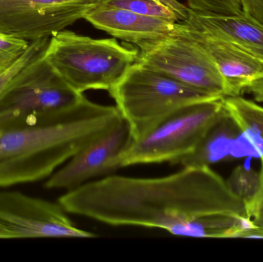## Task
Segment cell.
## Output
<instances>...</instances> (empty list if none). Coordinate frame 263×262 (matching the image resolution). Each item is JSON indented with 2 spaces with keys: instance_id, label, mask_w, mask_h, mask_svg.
Segmentation results:
<instances>
[{
  "instance_id": "cell-1",
  "label": "cell",
  "mask_w": 263,
  "mask_h": 262,
  "mask_svg": "<svg viewBox=\"0 0 263 262\" xmlns=\"http://www.w3.org/2000/svg\"><path fill=\"white\" fill-rule=\"evenodd\" d=\"M58 203L66 212L109 226L160 229L179 236L191 237L193 225L206 217L250 219L243 201L210 166L182 167L159 178L106 176L66 191Z\"/></svg>"
},
{
  "instance_id": "cell-2",
  "label": "cell",
  "mask_w": 263,
  "mask_h": 262,
  "mask_svg": "<svg viewBox=\"0 0 263 262\" xmlns=\"http://www.w3.org/2000/svg\"><path fill=\"white\" fill-rule=\"evenodd\" d=\"M122 118L117 106L83 96L69 110L41 123L0 130V189L47 179Z\"/></svg>"
},
{
  "instance_id": "cell-3",
  "label": "cell",
  "mask_w": 263,
  "mask_h": 262,
  "mask_svg": "<svg viewBox=\"0 0 263 262\" xmlns=\"http://www.w3.org/2000/svg\"><path fill=\"white\" fill-rule=\"evenodd\" d=\"M138 49L116 38H92L63 30L49 38L43 58L76 91L110 90L136 63Z\"/></svg>"
},
{
  "instance_id": "cell-4",
  "label": "cell",
  "mask_w": 263,
  "mask_h": 262,
  "mask_svg": "<svg viewBox=\"0 0 263 262\" xmlns=\"http://www.w3.org/2000/svg\"><path fill=\"white\" fill-rule=\"evenodd\" d=\"M109 92L129 124L134 139L182 106L221 98L193 89L137 62Z\"/></svg>"
},
{
  "instance_id": "cell-5",
  "label": "cell",
  "mask_w": 263,
  "mask_h": 262,
  "mask_svg": "<svg viewBox=\"0 0 263 262\" xmlns=\"http://www.w3.org/2000/svg\"><path fill=\"white\" fill-rule=\"evenodd\" d=\"M43 58L32 62L0 94V130L33 126L83 98Z\"/></svg>"
},
{
  "instance_id": "cell-6",
  "label": "cell",
  "mask_w": 263,
  "mask_h": 262,
  "mask_svg": "<svg viewBox=\"0 0 263 262\" xmlns=\"http://www.w3.org/2000/svg\"><path fill=\"white\" fill-rule=\"evenodd\" d=\"M224 98L191 103L164 117L134 139L123 156L122 168L165 162L177 165L225 112Z\"/></svg>"
},
{
  "instance_id": "cell-7",
  "label": "cell",
  "mask_w": 263,
  "mask_h": 262,
  "mask_svg": "<svg viewBox=\"0 0 263 262\" xmlns=\"http://www.w3.org/2000/svg\"><path fill=\"white\" fill-rule=\"evenodd\" d=\"M137 46V63L205 93L230 96L228 84L216 63L180 22L165 36Z\"/></svg>"
},
{
  "instance_id": "cell-8",
  "label": "cell",
  "mask_w": 263,
  "mask_h": 262,
  "mask_svg": "<svg viewBox=\"0 0 263 262\" xmlns=\"http://www.w3.org/2000/svg\"><path fill=\"white\" fill-rule=\"evenodd\" d=\"M66 212L59 203L0 190V239L97 237L75 226Z\"/></svg>"
},
{
  "instance_id": "cell-9",
  "label": "cell",
  "mask_w": 263,
  "mask_h": 262,
  "mask_svg": "<svg viewBox=\"0 0 263 262\" xmlns=\"http://www.w3.org/2000/svg\"><path fill=\"white\" fill-rule=\"evenodd\" d=\"M102 0H0V33L29 42L64 30Z\"/></svg>"
},
{
  "instance_id": "cell-10",
  "label": "cell",
  "mask_w": 263,
  "mask_h": 262,
  "mask_svg": "<svg viewBox=\"0 0 263 262\" xmlns=\"http://www.w3.org/2000/svg\"><path fill=\"white\" fill-rule=\"evenodd\" d=\"M134 141L129 124H117L83 146L45 183L48 189L72 190L122 168V160Z\"/></svg>"
},
{
  "instance_id": "cell-11",
  "label": "cell",
  "mask_w": 263,
  "mask_h": 262,
  "mask_svg": "<svg viewBox=\"0 0 263 262\" xmlns=\"http://www.w3.org/2000/svg\"><path fill=\"white\" fill-rule=\"evenodd\" d=\"M189 35L213 58L230 89V96H238L244 88L263 78V60L236 45L193 29L180 22Z\"/></svg>"
},
{
  "instance_id": "cell-12",
  "label": "cell",
  "mask_w": 263,
  "mask_h": 262,
  "mask_svg": "<svg viewBox=\"0 0 263 262\" xmlns=\"http://www.w3.org/2000/svg\"><path fill=\"white\" fill-rule=\"evenodd\" d=\"M84 19L112 36L136 46L165 36L177 23L100 4L88 12Z\"/></svg>"
},
{
  "instance_id": "cell-13",
  "label": "cell",
  "mask_w": 263,
  "mask_h": 262,
  "mask_svg": "<svg viewBox=\"0 0 263 262\" xmlns=\"http://www.w3.org/2000/svg\"><path fill=\"white\" fill-rule=\"evenodd\" d=\"M181 22L196 30L230 42L263 60V26L243 12L219 15L190 9L188 18Z\"/></svg>"
},
{
  "instance_id": "cell-14",
  "label": "cell",
  "mask_w": 263,
  "mask_h": 262,
  "mask_svg": "<svg viewBox=\"0 0 263 262\" xmlns=\"http://www.w3.org/2000/svg\"><path fill=\"white\" fill-rule=\"evenodd\" d=\"M226 109V108H225ZM228 111L212 125L196 149L182 158L177 165L182 167H202L230 158L233 143L240 132Z\"/></svg>"
},
{
  "instance_id": "cell-15",
  "label": "cell",
  "mask_w": 263,
  "mask_h": 262,
  "mask_svg": "<svg viewBox=\"0 0 263 262\" xmlns=\"http://www.w3.org/2000/svg\"><path fill=\"white\" fill-rule=\"evenodd\" d=\"M230 190L239 197L253 219L258 212L261 192L260 174L242 166H238L227 181Z\"/></svg>"
},
{
  "instance_id": "cell-16",
  "label": "cell",
  "mask_w": 263,
  "mask_h": 262,
  "mask_svg": "<svg viewBox=\"0 0 263 262\" xmlns=\"http://www.w3.org/2000/svg\"><path fill=\"white\" fill-rule=\"evenodd\" d=\"M224 106L235 122L253 128L263 142V107L240 95L224 98ZM263 163V154L261 156Z\"/></svg>"
},
{
  "instance_id": "cell-17",
  "label": "cell",
  "mask_w": 263,
  "mask_h": 262,
  "mask_svg": "<svg viewBox=\"0 0 263 262\" xmlns=\"http://www.w3.org/2000/svg\"><path fill=\"white\" fill-rule=\"evenodd\" d=\"M100 5L120 8L147 16L179 22L173 11L153 0H102Z\"/></svg>"
},
{
  "instance_id": "cell-18",
  "label": "cell",
  "mask_w": 263,
  "mask_h": 262,
  "mask_svg": "<svg viewBox=\"0 0 263 262\" xmlns=\"http://www.w3.org/2000/svg\"><path fill=\"white\" fill-rule=\"evenodd\" d=\"M49 44V38L31 42L29 49L24 55L4 73L0 75V94L13 81L14 78L24 70L29 64L43 56Z\"/></svg>"
},
{
  "instance_id": "cell-19",
  "label": "cell",
  "mask_w": 263,
  "mask_h": 262,
  "mask_svg": "<svg viewBox=\"0 0 263 262\" xmlns=\"http://www.w3.org/2000/svg\"><path fill=\"white\" fill-rule=\"evenodd\" d=\"M31 42L0 33V75L10 69L29 49Z\"/></svg>"
},
{
  "instance_id": "cell-20",
  "label": "cell",
  "mask_w": 263,
  "mask_h": 262,
  "mask_svg": "<svg viewBox=\"0 0 263 262\" xmlns=\"http://www.w3.org/2000/svg\"><path fill=\"white\" fill-rule=\"evenodd\" d=\"M188 7L197 12L219 15H239L242 12L239 0H187Z\"/></svg>"
},
{
  "instance_id": "cell-21",
  "label": "cell",
  "mask_w": 263,
  "mask_h": 262,
  "mask_svg": "<svg viewBox=\"0 0 263 262\" xmlns=\"http://www.w3.org/2000/svg\"><path fill=\"white\" fill-rule=\"evenodd\" d=\"M230 156L234 158H240L245 156L259 157V154L253 146L250 140L246 136L245 134L240 131L239 135L236 136L233 143Z\"/></svg>"
},
{
  "instance_id": "cell-22",
  "label": "cell",
  "mask_w": 263,
  "mask_h": 262,
  "mask_svg": "<svg viewBox=\"0 0 263 262\" xmlns=\"http://www.w3.org/2000/svg\"><path fill=\"white\" fill-rule=\"evenodd\" d=\"M246 16L263 26V0H239Z\"/></svg>"
},
{
  "instance_id": "cell-23",
  "label": "cell",
  "mask_w": 263,
  "mask_h": 262,
  "mask_svg": "<svg viewBox=\"0 0 263 262\" xmlns=\"http://www.w3.org/2000/svg\"><path fill=\"white\" fill-rule=\"evenodd\" d=\"M165 7L168 8L174 12L177 17L178 21H184L188 18L190 13V8L182 3H179L178 0H153Z\"/></svg>"
},
{
  "instance_id": "cell-24",
  "label": "cell",
  "mask_w": 263,
  "mask_h": 262,
  "mask_svg": "<svg viewBox=\"0 0 263 262\" xmlns=\"http://www.w3.org/2000/svg\"><path fill=\"white\" fill-rule=\"evenodd\" d=\"M243 92L253 95V98L258 103H263V78L247 85L244 88Z\"/></svg>"
},
{
  "instance_id": "cell-25",
  "label": "cell",
  "mask_w": 263,
  "mask_h": 262,
  "mask_svg": "<svg viewBox=\"0 0 263 262\" xmlns=\"http://www.w3.org/2000/svg\"><path fill=\"white\" fill-rule=\"evenodd\" d=\"M252 221L254 226L257 227L255 230V238H263V209L258 211Z\"/></svg>"
},
{
  "instance_id": "cell-26",
  "label": "cell",
  "mask_w": 263,
  "mask_h": 262,
  "mask_svg": "<svg viewBox=\"0 0 263 262\" xmlns=\"http://www.w3.org/2000/svg\"><path fill=\"white\" fill-rule=\"evenodd\" d=\"M259 174H260L261 178V192L260 196H259V206H258V211L263 209V163H262V169H261Z\"/></svg>"
}]
</instances>
